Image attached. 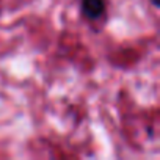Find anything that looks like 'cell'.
I'll list each match as a JSON object with an SVG mask.
<instances>
[{"label": "cell", "mask_w": 160, "mask_h": 160, "mask_svg": "<svg viewBox=\"0 0 160 160\" xmlns=\"http://www.w3.org/2000/svg\"><path fill=\"white\" fill-rule=\"evenodd\" d=\"M105 11V0H82V13L88 19H98Z\"/></svg>", "instance_id": "obj_1"}, {"label": "cell", "mask_w": 160, "mask_h": 160, "mask_svg": "<svg viewBox=\"0 0 160 160\" xmlns=\"http://www.w3.org/2000/svg\"><path fill=\"white\" fill-rule=\"evenodd\" d=\"M152 3H154V7H158L160 3H158V0H152Z\"/></svg>", "instance_id": "obj_2"}]
</instances>
